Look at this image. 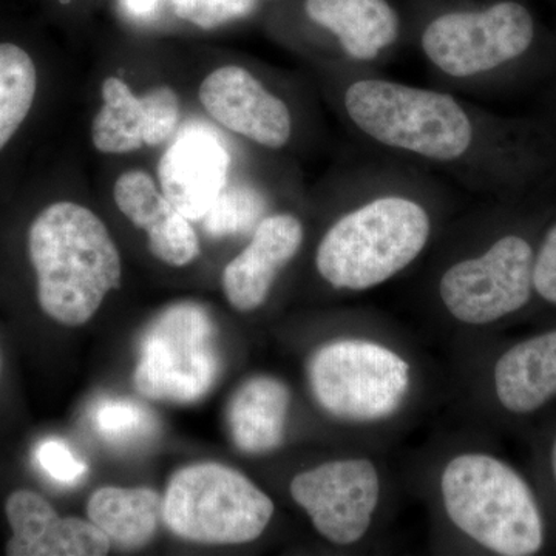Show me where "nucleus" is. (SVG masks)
Instances as JSON below:
<instances>
[{
    "label": "nucleus",
    "mask_w": 556,
    "mask_h": 556,
    "mask_svg": "<svg viewBox=\"0 0 556 556\" xmlns=\"http://www.w3.org/2000/svg\"><path fill=\"white\" fill-rule=\"evenodd\" d=\"M36 87L38 73L30 54L14 43H0V150L30 113Z\"/></svg>",
    "instance_id": "obj_21"
},
{
    "label": "nucleus",
    "mask_w": 556,
    "mask_h": 556,
    "mask_svg": "<svg viewBox=\"0 0 556 556\" xmlns=\"http://www.w3.org/2000/svg\"><path fill=\"white\" fill-rule=\"evenodd\" d=\"M90 521L124 548L144 547L163 519V497L148 486H102L87 504Z\"/></svg>",
    "instance_id": "obj_19"
},
{
    "label": "nucleus",
    "mask_w": 556,
    "mask_h": 556,
    "mask_svg": "<svg viewBox=\"0 0 556 556\" xmlns=\"http://www.w3.org/2000/svg\"><path fill=\"white\" fill-rule=\"evenodd\" d=\"M291 394L280 380L260 376L244 382L230 399L228 426L236 447L251 455L280 447Z\"/></svg>",
    "instance_id": "obj_18"
},
{
    "label": "nucleus",
    "mask_w": 556,
    "mask_h": 556,
    "mask_svg": "<svg viewBox=\"0 0 556 556\" xmlns=\"http://www.w3.org/2000/svg\"><path fill=\"white\" fill-rule=\"evenodd\" d=\"M533 289L556 305V226L548 230L533 262Z\"/></svg>",
    "instance_id": "obj_27"
},
{
    "label": "nucleus",
    "mask_w": 556,
    "mask_h": 556,
    "mask_svg": "<svg viewBox=\"0 0 556 556\" xmlns=\"http://www.w3.org/2000/svg\"><path fill=\"white\" fill-rule=\"evenodd\" d=\"M263 211L265 201L257 190L248 186H226L204 215V230L214 239L248 232L258 225Z\"/></svg>",
    "instance_id": "obj_23"
},
{
    "label": "nucleus",
    "mask_w": 556,
    "mask_h": 556,
    "mask_svg": "<svg viewBox=\"0 0 556 556\" xmlns=\"http://www.w3.org/2000/svg\"><path fill=\"white\" fill-rule=\"evenodd\" d=\"M36 459L42 470L54 481L64 485H75L89 473V467L78 459L68 445L60 439H47L36 448Z\"/></svg>",
    "instance_id": "obj_26"
},
{
    "label": "nucleus",
    "mask_w": 556,
    "mask_h": 556,
    "mask_svg": "<svg viewBox=\"0 0 556 556\" xmlns=\"http://www.w3.org/2000/svg\"><path fill=\"white\" fill-rule=\"evenodd\" d=\"M291 495L321 536L350 546L368 532L378 508V468L362 457L331 460L294 477Z\"/></svg>",
    "instance_id": "obj_10"
},
{
    "label": "nucleus",
    "mask_w": 556,
    "mask_h": 556,
    "mask_svg": "<svg viewBox=\"0 0 556 556\" xmlns=\"http://www.w3.org/2000/svg\"><path fill=\"white\" fill-rule=\"evenodd\" d=\"M532 247L518 236L495 241L484 254L445 270L439 295L456 320L489 325L525 308L533 289Z\"/></svg>",
    "instance_id": "obj_9"
},
{
    "label": "nucleus",
    "mask_w": 556,
    "mask_h": 556,
    "mask_svg": "<svg viewBox=\"0 0 556 556\" xmlns=\"http://www.w3.org/2000/svg\"><path fill=\"white\" fill-rule=\"evenodd\" d=\"M497 401L517 415L536 412L556 397V331L519 342L495 367Z\"/></svg>",
    "instance_id": "obj_17"
},
{
    "label": "nucleus",
    "mask_w": 556,
    "mask_h": 556,
    "mask_svg": "<svg viewBox=\"0 0 556 556\" xmlns=\"http://www.w3.org/2000/svg\"><path fill=\"white\" fill-rule=\"evenodd\" d=\"M116 206L149 237V249L166 265L181 268L200 254V241L189 219L167 200L153 178L127 170L113 188Z\"/></svg>",
    "instance_id": "obj_15"
},
{
    "label": "nucleus",
    "mask_w": 556,
    "mask_h": 556,
    "mask_svg": "<svg viewBox=\"0 0 556 556\" xmlns=\"http://www.w3.org/2000/svg\"><path fill=\"white\" fill-rule=\"evenodd\" d=\"M160 0H121L124 11L134 17H148L155 13Z\"/></svg>",
    "instance_id": "obj_28"
},
{
    "label": "nucleus",
    "mask_w": 556,
    "mask_h": 556,
    "mask_svg": "<svg viewBox=\"0 0 556 556\" xmlns=\"http://www.w3.org/2000/svg\"><path fill=\"white\" fill-rule=\"evenodd\" d=\"M302 243L303 226L294 215L263 218L248 247L223 273V289L230 305L241 313L260 308L278 274L298 255Z\"/></svg>",
    "instance_id": "obj_14"
},
{
    "label": "nucleus",
    "mask_w": 556,
    "mask_h": 556,
    "mask_svg": "<svg viewBox=\"0 0 556 556\" xmlns=\"http://www.w3.org/2000/svg\"><path fill=\"white\" fill-rule=\"evenodd\" d=\"M179 20L203 30H214L230 21L247 17L255 10V0H172Z\"/></svg>",
    "instance_id": "obj_24"
},
{
    "label": "nucleus",
    "mask_w": 556,
    "mask_h": 556,
    "mask_svg": "<svg viewBox=\"0 0 556 556\" xmlns=\"http://www.w3.org/2000/svg\"><path fill=\"white\" fill-rule=\"evenodd\" d=\"M102 108L91 124V141L98 152L123 155L146 146L148 109L126 80L109 76L102 83Z\"/></svg>",
    "instance_id": "obj_20"
},
{
    "label": "nucleus",
    "mask_w": 556,
    "mask_h": 556,
    "mask_svg": "<svg viewBox=\"0 0 556 556\" xmlns=\"http://www.w3.org/2000/svg\"><path fill=\"white\" fill-rule=\"evenodd\" d=\"M445 511L468 538L504 556L538 554L544 525L532 490L503 460L482 453L453 457L442 471Z\"/></svg>",
    "instance_id": "obj_3"
},
{
    "label": "nucleus",
    "mask_w": 556,
    "mask_h": 556,
    "mask_svg": "<svg viewBox=\"0 0 556 556\" xmlns=\"http://www.w3.org/2000/svg\"><path fill=\"white\" fill-rule=\"evenodd\" d=\"M11 535L10 556H102L110 540L91 521L62 518L53 506L31 490L11 493L5 504Z\"/></svg>",
    "instance_id": "obj_13"
},
{
    "label": "nucleus",
    "mask_w": 556,
    "mask_h": 556,
    "mask_svg": "<svg viewBox=\"0 0 556 556\" xmlns=\"http://www.w3.org/2000/svg\"><path fill=\"white\" fill-rule=\"evenodd\" d=\"M552 468H554V477L556 481V439L554 442V447H552Z\"/></svg>",
    "instance_id": "obj_29"
},
{
    "label": "nucleus",
    "mask_w": 556,
    "mask_h": 556,
    "mask_svg": "<svg viewBox=\"0 0 556 556\" xmlns=\"http://www.w3.org/2000/svg\"><path fill=\"white\" fill-rule=\"evenodd\" d=\"M230 155L214 131L188 126L159 164L160 189L188 219H203L228 186Z\"/></svg>",
    "instance_id": "obj_12"
},
{
    "label": "nucleus",
    "mask_w": 556,
    "mask_h": 556,
    "mask_svg": "<svg viewBox=\"0 0 556 556\" xmlns=\"http://www.w3.org/2000/svg\"><path fill=\"white\" fill-rule=\"evenodd\" d=\"M305 10L356 61H375L397 40L399 17L387 0H306Z\"/></svg>",
    "instance_id": "obj_16"
},
{
    "label": "nucleus",
    "mask_w": 556,
    "mask_h": 556,
    "mask_svg": "<svg viewBox=\"0 0 556 556\" xmlns=\"http://www.w3.org/2000/svg\"><path fill=\"white\" fill-rule=\"evenodd\" d=\"M273 515V501L251 479L215 463L181 468L163 497V521L193 543H251L263 535Z\"/></svg>",
    "instance_id": "obj_5"
},
{
    "label": "nucleus",
    "mask_w": 556,
    "mask_h": 556,
    "mask_svg": "<svg viewBox=\"0 0 556 556\" xmlns=\"http://www.w3.org/2000/svg\"><path fill=\"white\" fill-rule=\"evenodd\" d=\"M535 39V22L521 3L437 17L424 31L422 51L444 75L473 78L521 58Z\"/></svg>",
    "instance_id": "obj_8"
},
{
    "label": "nucleus",
    "mask_w": 556,
    "mask_h": 556,
    "mask_svg": "<svg viewBox=\"0 0 556 556\" xmlns=\"http://www.w3.org/2000/svg\"><path fill=\"white\" fill-rule=\"evenodd\" d=\"M308 378L321 408L351 422H375L394 415L412 383L404 358L365 340H338L321 346L311 357Z\"/></svg>",
    "instance_id": "obj_6"
},
{
    "label": "nucleus",
    "mask_w": 556,
    "mask_h": 556,
    "mask_svg": "<svg viewBox=\"0 0 556 556\" xmlns=\"http://www.w3.org/2000/svg\"><path fill=\"white\" fill-rule=\"evenodd\" d=\"M199 97L219 126L262 148H285L292 137L288 105L240 65L214 70L201 83Z\"/></svg>",
    "instance_id": "obj_11"
},
{
    "label": "nucleus",
    "mask_w": 556,
    "mask_h": 556,
    "mask_svg": "<svg viewBox=\"0 0 556 556\" xmlns=\"http://www.w3.org/2000/svg\"><path fill=\"white\" fill-rule=\"evenodd\" d=\"M431 219L407 197H380L348 212L317 248L318 274L336 289L365 291L408 268L427 247Z\"/></svg>",
    "instance_id": "obj_2"
},
{
    "label": "nucleus",
    "mask_w": 556,
    "mask_h": 556,
    "mask_svg": "<svg viewBox=\"0 0 556 556\" xmlns=\"http://www.w3.org/2000/svg\"><path fill=\"white\" fill-rule=\"evenodd\" d=\"M219 375L215 327L207 311L179 303L161 313L139 345L134 383L153 401L190 404L206 396Z\"/></svg>",
    "instance_id": "obj_7"
},
{
    "label": "nucleus",
    "mask_w": 556,
    "mask_h": 556,
    "mask_svg": "<svg viewBox=\"0 0 556 556\" xmlns=\"http://www.w3.org/2000/svg\"><path fill=\"white\" fill-rule=\"evenodd\" d=\"M28 252L40 308L58 324L79 327L121 287L123 263L102 219L73 201L50 204L33 222Z\"/></svg>",
    "instance_id": "obj_1"
},
{
    "label": "nucleus",
    "mask_w": 556,
    "mask_h": 556,
    "mask_svg": "<svg viewBox=\"0 0 556 556\" xmlns=\"http://www.w3.org/2000/svg\"><path fill=\"white\" fill-rule=\"evenodd\" d=\"M148 109V137L146 146L155 148L163 144L177 130L179 100L174 89L167 86L155 87L142 94Z\"/></svg>",
    "instance_id": "obj_25"
},
{
    "label": "nucleus",
    "mask_w": 556,
    "mask_h": 556,
    "mask_svg": "<svg viewBox=\"0 0 556 556\" xmlns=\"http://www.w3.org/2000/svg\"><path fill=\"white\" fill-rule=\"evenodd\" d=\"M345 112L362 134L386 148L452 163L473 144V123L442 91L387 79H358L345 90Z\"/></svg>",
    "instance_id": "obj_4"
},
{
    "label": "nucleus",
    "mask_w": 556,
    "mask_h": 556,
    "mask_svg": "<svg viewBox=\"0 0 556 556\" xmlns=\"http://www.w3.org/2000/svg\"><path fill=\"white\" fill-rule=\"evenodd\" d=\"M91 422L100 438L118 447L144 442L156 430L152 413L130 399H104L98 402L91 412Z\"/></svg>",
    "instance_id": "obj_22"
}]
</instances>
